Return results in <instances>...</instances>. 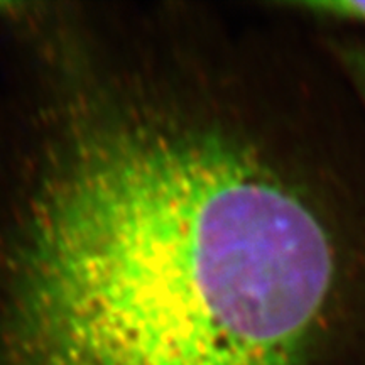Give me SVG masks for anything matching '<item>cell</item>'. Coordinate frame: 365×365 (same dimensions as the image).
<instances>
[{
	"label": "cell",
	"mask_w": 365,
	"mask_h": 365,
	"mask_svg": "<svg viewBox=\"0 0 365 365\" xmlns=\"http://www.w3.org/2000/svg\"><path fill=\"white\" fill-rule=\"evenodd\" d=\"M328 234L230 137L127 113L39 182L0 313V365H303Z\"/></svg>",
	"instance_id": "obj_1"
},
{
	"label": "cell",
	"mask_w": 365,
	"mask_h": 365,
	"mask_svg": "<svg viewBox=\"0 0 365 365\" xmlns=\"http://www.w3.org/2000/svg\"><path fill=\"white\" fill-rule=\"evenodd\" d=\"M308 9L333 14V16L352 17L365 21V0H331V2H309Z\"/></svg>",
	"instance_id": "obj_2"
}]
</instances>
